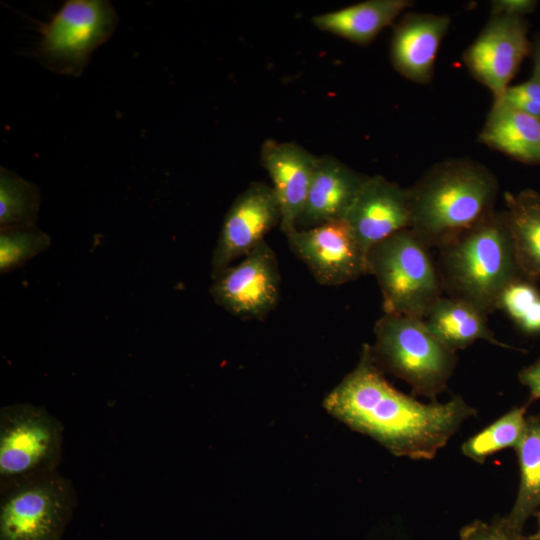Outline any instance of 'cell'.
<instances>
[{"mask_svg":"<svg viewBox=\"0 0 540 540\" xmlns=\"http://www.w3.org/2000/svg\"><path fill=\"white\" fill-rule=\"evenodd\" d=\"M534 70L532 77L540 81V38L533 47Z\"/></svg>","mask_w":540,"mask_h":540,"instance_id":"obj_30","label":"cell"},{"mask_svg":"<svg viewBox=\"0 0 540 540\" xmlns=\"http://www.w3.org/2000/svg\"><path fill=\"white\" fill-rule=\"evenodd\" d=\"M535 6L536 2L531 0H496L491 2V14L523 17L532 12Z\"/></svg>","mask_w":540,"mask_h":540,"instance_id":"obj_28","label":"cell"},{"mask_svg":"<svg viewBox=\"0 0 540 540\" xmlns=\"http://www.w3.org/2000/svg\"><path fill=\"white\" fill-rule=\"evenodd\" d=\"M497 310L526 334H540V290L535 282L521 275L513 279L500 294Z\"/></svg>","mask_w":540,"mask_h":540,"instance_id":"obj_24","label":"cell"},{"mask_svg":"<svg viewBox=\"0 0 540 540\" xmlns=\"http://www.w3.org/2000/svg\"><path fill=\"white\" fill-rule=\"evenodd\" d=\"M459 540H523V535L503 517L491 523L475 520L461 529Z\"/></svg>","mask_w":540,"mask_h":540,"instance_id":"obj_27","label":"cell"},{"mask_svg":"<svg viewBox=\"0 0 540 540\" xmlns=\"http://www.w3.org/2000/svg\"><path fill=\"white\" fill-rule=\"evenodd\" d=\"M324 408L390 453L431 460L477 411L460 396L422 403L392 386L364 344L355 368L325 397Z\"/></svg>","mask_w":540,"mask_h":540,"instance_id":"obj_1","label":"cell"},{"mask_svg":"<svg viewBox=\"0 0 540 540\" xmlns=\"http://www.w3.org/2000/svg\"><path fill=\"white\" fill-rule=\"evenodd\" d=\"M478 141L513 159L540 163V118L494 101Z\"/></svg>","mask_w":540,"mask_h":540,"instance_id":"obj_17","label":"cell"},{"mask_svg":"<svg viewBox=\"0 0 540 540\" xmlns=\"http://www.w3.org/2000/svg\"><path fill=\"white\" fill-rule=\"evenodd\" d=\"M530 51L528 28L523 17L491 14L463 61L472 76L494 96L501 98Z\"/></svg>","mask_w":540,"mask_h":540,"instance_id":"obj_12","label":"cell"},{"mask_svg":"<svg viewBox=\"0 0 540 540\" xmlns=\"http://www.w3.org/2000/svg\"><path fill=\"white\" fill-rule=\"evenodd\" d=\"M519 465V487L514 505L505 516L517 532L540 508V414L529 416L523 436L515 447Z\"/></svg>","mask_w":540,"mask_h":540,"instance_id":"obj_21","label":"cell"},{"mask_svg":"<svg viewBox=\"0 0 540 540\" xmlns=\"http://www.w3.org/2000/svg\"><path fill=\"white\" fill-rule=\"evenodd\" d=\"M450 22L447 15L405 14L395 25L391 40L390 56L394 68L412 82H430Z\"/></svg>","mask_w":540,"mask_h":540,"instance_id":"obj_15","label":"cell"},{"mask_svg":"<svg viewBox=\"0 0 540 540\" xmlns=\"http://www.w3.org/2000/svg\"><path fill=\"white\" fill-rule=\"evenodd\" d=\"M498 191L495 175L483 164L441 161L408 188L410 229L429 249H437L495 211Z\"/></svg>","mask_w":540,"mask_h":540,"instance_id":"obj_2","label":"cell"},{"mask_svg":"<svg viewBox=\"0 0 540 540\" xmlns=\"http://www.w3.org/2000/svg\"><path fill=\"white\" fill-rule=\"evenodd\" d=\"M495 101L540 118V81L531 77L528 81L509 86L501 98Z\"/></svg>","mask_w":540,"mask_h":540,"instance_id":"obj_26","label":"cell"},{"mask_svg":"<svg viewBox=\"0 0 540 540\" xmlns=\"http://www.w3.org/2000/svg\"><path fill=\"white\" fill-rule=\"evenodd\" d=\"M50 243V237L34 226L1 232L0 271L6 273L19 268L45 251Z\"/></svg>","mask_w":540,"mask_h":540,"instance_id":"obj_25","label":"cell"},{"mask_svg":"<svg viewBox=\"0 0 540 540\" xmlns=\"http://www.w3.org/2000/svg\"><path fill=\"white\" fill-rule=\"evenodd\" d=\"M516 264L521 276L540 279V194L532 189L504 195Z\"/></svg>","mask_w":540,"mask_h":540,"instance_id":"obj_20","label":"cell"},{"mask_svg":"<svg viewBox=\"0 0 540 540\" xmlns=\"http://www.w3.org/2000/svg\"><path fill=\"white\" fill-rule=\"evenodd\" d=\"M374 337L370 346L378 367L407 382L414 395L436 402L455 369L456 351L413 317L384 314L374 325Z\"/></svg>","mask_w":540,"mask_h":540,"instance_id":"obj_4","label":"cell"},{"mask_svg":"<svg viewBox=\"0 0 540 540\" xmlns=\"http://www.w3.org/2000/svg\"><path fill=\"white\" fill-rule=\"evenodd\" d=\"M367 178L334 156H318L296 229L345 219Z\"/></svg>","mask_w":540,"mask_h":540,"instance_id":"obj_16","label":"cell"},{"mask_svg":"<svg viewBox=\"0 0 540 540\" xmlns=\"http://www.w3.org/2000/svg\"><path fill=\"white\" fill-rule=\"evenodd\" d=\"M528 404L515 407L468 438L461 446L464 456L483 464L494 453L514 448L520 442L525 426Z\"/></svg>","mask_w":540,"mask_h":540,"instance_id":"obj_22","label":"cell"},{"mask_svg":"<svg viewBox=\"0 0 540 540\" xmlns=\"http://www.w3.org/2000/svg\"><path fill=\"white\" fill-rule=\"evenodd\" d=\"M280 284L277 257L263 241L216 276L210 293L216 304L236 318L262 320L277 305Z\"/></svg>","mask_w":540,"mask_h":540,"instance_id":"obj_9","label":"cell"},{"mask_svg":"<svg viewBox=\"0 0 540 540\" xmlns=\"http://www.w3.org/2000/svg\"><path fill=\"white\" fill-rule=\"evenodd\" d=\"M345 219L368 254L374 245L411 227L408 188L380 175L368 176Z\"/></svg>","mask_w":540,"mask_h":540,"instance_id":"obj_13","label":"cell"},{"mask_svg":"<svg viewBox=\"0 0 540 540\" xmlns=\"http://www.w3.org/2000/svg\"><path fill=\"white\" fill-rule=\"evenodd\" d=\"M437 251L443 292L486 315L497 310L504 288L520 276L504 211H493Z\"/></svg>","mask_w":540,"mask_h":540,"instance_id":"obj_3","label":"cell"},{"mask_svg":"<svg viewBox=\"0 0 540 540\" xmlns=\"http://www.w3.org/2000/svg\"><path fill=\"white\" fill-rule=\"evenodd\" d=\"M430 250L410 229L374 245L367 254L368 274L375 277L384 314L424 319L443 288Z\"/></svg>","mask_w":540,"mask_h":540,"instance_id":"obj_5","label":"cell"},{"mask_svg":"<svg viewBox=\"0 0 540 540\" xmlns=\"http://www.w3.org/2000/svg\"><path fill=\"white\" fill-rule=\"evenodd\" d=\"M280 223V205L272 186L251 182L224 216L212 253V278L265 241V236Z\"/></svg>","mask_w":540,"mask_h":540,"instance_id":"obj_11","label":"cell"},{"mask_svg":"<svg viewBox=\"0 0 540 540\" xmlns=\"http://www.w3.org/2000/svg\"><path fill=\"white\" fill-rule=\"evenodd\" d=\"M487 316L463 300L442 296L423 319L427 328L453 351L465 349L477 340H485L503 348L489 329Z\"/></svg>","mask_w":540,"mask_h":540,"instance_id":"obj_19","label":"cell"},{"mask_svg":"<svg viewBox=\"0 0 540 540\" xmlns=\"http://www.w3.org/2000/svg\"><path fill=\"white\" fill-rule=\"evenodd\" d=\"M260 160L271 178L281 210L279 227L286 235L296 229L318 156L295 142L268 139L261 146Z\"/></svg>","mask_w":540,"mask_h":540,"instance_id":"obj_14","label":"cell"},{"mask_svg":"<svg viewBox=\"0 0 540 540\" xmlns=\"http://www.w3.org/2000/svg\"><path fill=\"white\" fill-rule=\"evenodd\" d=\"M117 23V13L109 1H65L40 29L38 59L53 72L80 76L93 52L110 38Z\"/></svg>","mask_w":540,"mask_h":540,"instance_id":"obj_7","label":"cell"},{"mask_svg":"<svg viewBox=\"0 0 540 540\" xmlns=\"http://www.w3.org/2000/svg\"><path fill=\"white\" fill-rule=\"evenodd\" d=\"M538 517V530L536 533L529 535L528 537H523V540H540V508L537 511Z\"/></svg>","mask_w":540,"mask_h":540,"instance_id":"obj_31","label":"cell"},{"mask_svg":"<svg viewBox=\"0 0 540 540\" xmlns=\"http://www.w3.org/2000/svg\"><path fill=\"white\" fill-rule=\"evenodd\" d=\"M412 5L409 0H368L315 15L312 23L324 32L367 45Z\"/></svg>","mask_w":540,"mask_h":540,"instance_id":"obj_18","label":"cell"},{"mask_svg":"<svg viewBox=\"0 0 540 540\" xmlns=\"http://www.w3.org/2000/svg\"><path fill=\"white\" fill-rule=\"evenodd\" d=\"M76 495L57 470L2 491L0 540H61Z\"/></svg>","mask_w":540,"mask_h":540,"instance_id":"obj_8","label":"cell"},{"mask_svg":"<svg viewBox=\"0 0 540 540\" xmlns=\"http://www.w3.org/2000/svg\"><path fill=\"white\" fill-rule=\"evenodd\" d=\"M518 377L530 390V402L540 399V359L521 370Z\"/></svg>","mask_w":540,"mask_h":540,"instance_id":"obj_29","label":"cell"},{"mask_svg":"<svg viewBox=\"0 0 540 540\" xmlns=\"http://www.w3.org/2000/svg\"><path fill=\"white\" fill-rule=\"evenodd\" d=\"M292 252L324 286H339L368 274L367 253L346 219L295 229L285 235Z\"/></svg>","mask_w":540,"mask_h":540,"instance_id":"obj_10","label":"cell"},{"mask_svg":"<svg viewBox=\"0 0 540 540\" xmlns=\"http://www.w3.org/2000/svg\"><path fill=\"white\" fill-rule=\"evenodd\" d=\"M40 193L35 185L1 167V232L33 227L37 218Z\"/></svg>","mask_w":540,"mask_h":540,"instance_id":"obj_23","label":"cell"},{"mask_svg":"<svg viewBox=\"0 0 540 540\" xmlns=\"http://www.w3.org/2000/svg\"><path fill=\"white\" fill-rule=\"evenodd\" d=\"M62 442V425L46 409L30 403L3 407L0 412L1 491L56 471Z\"/></svg>","mask_w":540,"mask_h":540,"instance_id":"obj_6","label":"cell"}]
</instances>
